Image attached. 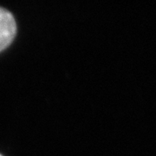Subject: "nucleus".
Here are the masks:
<instances>
[{
	"label": "nucleus",
	"mask_w": 156,
	"mask_h": 156,
	"mask_svg": "<svg viewBox=\"0 0 156 156\" xmlns=\"http://www.w3.org/2000/svg\"><path fill=\"white\" fill-rule=\"evenodd\" d=\"M16 33L17 25L12 14L0 8V52L10 45Z\"/></svg>",
	"instance_id": "obj_1"
},
{
	"label": "nucleus",
	"mask_w": 156,
	"mask_h": 156,
	"mask_svg": "<svg viewBox=\"0 0 156 156\" xmlns=\"http://www.w3.org/2000/svg\"><path fill=\"white\" fill-rule=\"evenodd\" d=\"M0 156H1V155H0Z\"/></svg>",
	"instance_id": "obj_2"
}]
</instances>
